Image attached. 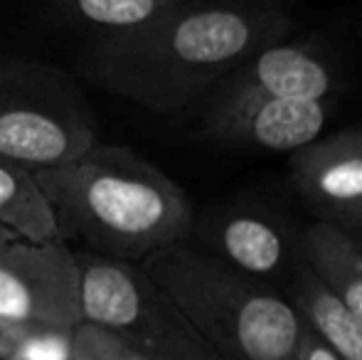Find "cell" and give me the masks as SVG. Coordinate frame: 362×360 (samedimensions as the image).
Listing matches in <instances>:
<instances>
[{
  "instance_id": "11",
  "label": "cell",
  "mask_w": 362,
  "mask_h": 360,
  "mask_svg": "<svg viewBox=\"0 0 362 360\" xmlns=\"http://www.w3.org/2000/svg\"><path fill=\"white\" fill-rule=\"evenodd\" d=\"M286 298L300 323L340 360H362V321L315 277L305 260L291 279Z\"/></svg>"
},
{
  "instance_id": "16",
  "label": "cell",
  "mask_w": 362,
  "mask_h": 360,
  "mask_svg": "<svg viewBox=\"0 0 362 360\" xmlns=\"http://www.w3.org/2000/svg\"><path fill=\"white\" fill-rule=\"evenodd\" d=\"M74 341L89 353L91 360H151L131 343L91 323H79L74 328Z\"/></svg>"
},
{
  "instance_id": "21",
  "label": "cell",
  "mask_w": 362,
  "mask_h": 360,
  "mask_svg": "<svg viewBox=\"0 0 362 360\" xmlns=\"http://www.w3.org/2000/svg\"><path fill=\"white\" fill-rule=\"evenodd\" d=\"M0 240H13V235H10L8 230H3V227H0Z\"/></svg>"
},
{
  "instance_id": "14",
  "label": "cell",
  "mask_w": 362,
  "mask_h": 360,
  "mask_svg": "<svg viewBox=\"0 0 362 360\" xmlns=\"http://www.w3.org/2000/svg\"><path fill=\"white\" fill-rule=\"evenodd\" d=\"M69 25L84 30L91 40H116L139 33L170 13L182 0H54Z\"/></svg>"
},
{
  "instance_id": "8",
  "label": "cell",
  "mask_w": 362,
  "mask_h": 360,
  "mask_svg": "<svg viewBox=\"0 0 362 360\" xmlns=\"http://www.w3.org/2000/svg\"><path fill=\"white\" fill-rule=\"evenodd\" d=\"M291 180L315 220L362 240V126L291 153Z\"/></svg>"
},
{
  "instance_id": "12",
  "label": "cell",
  "mask_w": 362,
  "mask_h": 360,
  "mask_svg": "<svg viewBox=\"0 0 362 360\" xmlns=\"http://www.w3.org/2000/svg\"><path fill=\"white\" fill-rule=\"evenodd\" d=\"M300 252L315 277L362 321V240L313 220L300 232Z\"/></svg>"
},
{
  "instance_id": "10",
  "label": "cell",
  "mask_w": 362,
  "mask_h": 360,
  "mask_svg": "<svg viewBox=\"0 0 362 360\" xmlns=\"http://www.w3.org/2000/svg\"><path fill=\"white\" fill-rule=\"evenodd\" d=\"M328 121V101L242 99L202 104V129L212 141L288 156L318 141Z\"/></svg>"
},
{
  "instance_id": "20",
  "label": "cell",
  "mask_w": 362,
  "mask_h": 360,
  "mask_svg": "<svg viewBox=\"0 0 362 360\" xmlns=\"http://www.w3.org/2000/svg\"><path fill=\"white\" fill-rule=\"evenodd\" d=\"M72 360H91V358H89V353H86L84 348H81L76 341H74V353H72Z\"/></svg>"
},
{
  "instance_id": "6",
  "label": "cell",
  "mask_w": 362,
  "mask_h": 360,
  "mask_svg": "<svg viewBox=\"0 0 362 360\" xmlns=\"http://www.w3.org/2000/svg\"><path fill=\"white\" fill-rule=\"evenodd\" d=\"M300 232L279 212L259 205H224L197 217L187 245L219 265L286 294L303 262Z\"/></svg>"
},
{
  "instance_id": "5",
  "label": "cell",
  "mask_w": 362,
  "mask_h": 360,
  "mask_svg": "<svg viewBox=\"0 0 362 360\" xmlns=\"http://www.w3.org/2000/svg\"><path fill=\"white\" fill-rule=\"evenodd\" d=\"M81 323L119 336L151 360H215L197 331L141 262L74 252Z\"/></svg>"
},
{
  "instance_id": "7",
  "label": "cell",
  "mask_w": 362,
  "mask_h": 360,
  "mask_svg": "<svg viewBox=\"0 0 362 360\" xmlns=\"http://www.w3.org/2000/svg\"><path fill=\"white\" fill-rule=\"evenodd\" d=\"M0 323L79 326V265L67 242H0Z\"/></svg>"
},
{
  "instance_id": "17",
  "label": "cell",
  "mask_w": 362,
  "mask_h": 360,
  "mask_svg": "<svg viewBox=\"0 0 362 360\" xmlns=\"http://www.w3.org/2000/svg\"><path fill=\"white\" fill-rule=\"evenodd\" d=\"M296 360H340L315 336L313 331H308L305 326H300V336H298V348H296Z\"/></svg>"
},
{
  "instance_id": "15",
  "label": "cell",
  "mask_w": 362,
  "mask_h": 360,
  "mask_svg": "<svg viewBox=\"0 0 362 360\" xmlns=\"http://www.w3.org/2000/svg\"><path fill=\"white\" fill-rule=\"evenodd\" d=\"M74 328L15 326L8 360H72Z\"/></svg>"
},
{
  "instance_id": "19",
  "label": "cell",
  "mask_w": 362,
  "mask_h": 360,
  "mask_svg": "<svg viewBox=\"0 0 362 360\" xmlns=\"http://www.w3.org/2000/svg\"><path fill=\"white\" fill-rule=\"evenodd\" d=\"M13 336H15V326L0 323V360H8L10 348H13Z\"/></svg>"
},
{
  "instance_id": "1",
  "label": "cell",
  "mask_w": 362,
  "mask_h": 360,
  "mask_svg": "<svg viewBox=\"0 0 362 360\" xmlns=\"http://www.w3.org/2000/svg\"><path fill=\"white\" fill-rule=\"evenodd\" d=\"M286 10L180 5L116 40H91L84 72L96 87L156 114H175L210 96L232 69L267 45L286 40Z\"/></svg>"
},
{
  "instance_id": "18",
  "label": "cell",
  "mask_w": 362,
  "mask_h": 360,
  "mask_svg": "<svg viewBox=\"0 0 362 360\" xmlns=\"http://www.w3.org/2000/svg\"><path fill=\"white\" fill-rule=\"evenodd\" d=\"M190 3L234 10H286L288 0H190Z\"/></svg>"
},
{
  "instance_id": "4",
  "label": "cell",
  "mask_w": 362,
  "mask_h": 360,
  "mask_svg": "<svg viewBox=\"0 0 362 360\" xmlns=\"http://www.w3.org/2000/svg\"><path fill=\"white\" fill-rule=\"evenodd\" d=\"M96 144V114L74 74L40 59L0 62V161L40 173Z\"/></svg>"
},
{
  "instance_id": "13",
  "label": "cell",
  "mask_w": 362,
  "mask_h": 360,
  "mask_svg": "<svg viewBox=\"0 0 362 360\" xmlns=\"http://www.w3.org/2000/svg\"><path fill=\"white\" fill-rule=\"evenodd\" d=\"M0 227L25 242L59 240L54 212L35 173L0 161Z\"/></svg>"
},
{
  "instance_id": "9",
  "label": "cell",
  "mask_w": 362,
  "mask_h": 360,
  "mask_svg": "<svg viewBox=\"0 0 362 360\" xmlns=\"http://www.w3.org/2000/svg\"><path fill=\"white\" fill-rule=\"evenodd\" d=\"M335 87L338 72L333 59L315 45L286 37L244 59L210 96L202 99V104H229L242 99L328 101Z\"/></svg>"
},
{
  "instance_id": "22",
  "label": "cell",
  "mask_w": 362,
  "mask_h": 360,
  "mask_svg": "<svg viewBox=\"0 0 362 360\" xmlns=\"http://www.w3.org/2000/svg\"><path fill=\"white\" fill-rule=\"evenodd\" d=\"M0 242H5V240H0Z\"/></svg>"
},
{
  "instance_id": "2",
  "label": "cell",
  "mask_w": 362,
  "mask_h": 360,
  "mask_svg": "<svg viewBox=\"0 0 362 360\" xmlns=\"http://www.w3.org/2000/svg\"><path fill=\"white\" fill-rule=\"evenodd\" d=\"M62 242L124 262L190 240L195 210L165 170L129 146L96 144L72 163L35 173Z\"/></svg>"
},
{
  "instance_id": "3",
  "label": "cell",
  "mask_w": 362,
  "mask_h": 360,
  "mask_svg": "<svg viewBox=\"0 0 362 360\" xmlns=\"http://www.w3.org/2000/svg\"><path fill=\"white\" fill-rule=\"evenodd\" d=\"M141 267L215 360H296L303 323L279 289L237 274L187 242L146 257Z\"/></svg>"
}]
</instances>
